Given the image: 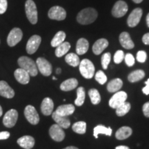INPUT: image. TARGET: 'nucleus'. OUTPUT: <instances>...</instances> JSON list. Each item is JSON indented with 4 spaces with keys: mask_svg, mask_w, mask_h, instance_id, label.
Returning <instances> with one entry per match:
<instances>
[{
    "mask_svg": "<svg viewBox=\"0 0 149 149\" xmlns=\"http://www.w3.org/2000/svg\"><path fill=\"white\" fill-rule=\"evenodd\" d=\"M97 18V12L93 8H87L81 10L77 14V20L78 23L82 25L92 24Z\"/></svg>",
    "mask_w": 149,
    "mask_h": 149,
    "instance_id": "obj_1",
    "label": "nucleus"
},
{
    "mask_svg": "<svg viewBox=\"0 0 149 149\" xmlns=\"http://www.w3.org/2000/svg\"><path fill=\"white\" fill-rule=\"evenodd\" d=\"M17 62L20 68L29 72L30 76L35 77L38 73L36 63L32 59L26 56H22L18 59Z\"/></svg>",
    "mask_w": 149,
    "mask_h": 149,
    "instance_id": "obj_2",
    "label": "nucleus"
},
{
    "mask_svg": "<svg viewBox=\"0 0 149 149\" xmlns=\"http://www.w3.org/2000/svg\"><path fill=\"white\" fill-rule=\"evenodd\" d=\"M79 71L86 79H91L95 74V66L93 62L88 59H84L79 63Z\"/></svg>",
    "mask_w": 149,
    "mask_h": 149,
    "instance_id": "obj_3",
    "label": "nucleus"
},
{
    "mask_svg": "<svg viewBox=\"0 0 149 149\" xmlns=\"http://www.w3.org/2000/svg\"><path fill=\"white\" fill-rule=\"evenodd\" d=\"M25 10L29 22L32 24H36L38 20V13L36 4L33 0H27L26 1Z\"/></svg>",
    "mask_w": 149,
    "mask_h": 149,
    "instance_id": "obj_4",
    "label": "nucleus"
},
{
    "mask_svg": "<svg viewBox=\"0 0 149 149\" xmlns=\"http://www.w3.org/2000/svg\"><path fill=\"white\" fill-rule=\"evenodd\" d=\"M48 17L51 19L57 20V21H62L66 17V12L62 7L59 6L52 7L50 8L48 13Z\"/></svg>",
    "mask_w": 149,
    "mask_h": 149,
    "instance_id": "obj_5",
    "label": "nucleus"
},
{
    "mask_svg": "<svg viewBox=\"0 0 149 149\" xmlns=\"http://www.w3.org/2000/svg\"><path fill=\"white\" fill-rule=\"evenodd\" d=\"M37 69L44 76H50L52 73V66L49 61L43 57H39L36 61Z\"/></svg>",
    "mask_w": 149,
    "mask_h": 149,
    "instance_id": "obj_6",
    "label": "nucleus"
},
{
    "mask_svg": "<svg viewBox=\"0 0 149 149\" xmlns=\"http://www.w3.org/2000/svg\"><path fill=\"white\" fill-rule=\"evenodd\" d=\"M22 37H23V33L22 30L19 28H14L13 29L11 30L8 35L7 43L8 46L13 47L17 45L22 40Z\"/></svg>",
    "mask_w": 149,
    "mask_h": 149,
    "instance_id": "obj_7",
    "label": "nucleus"
},
{
    "mask_svg": "<svg viewBox=\"0 0 149 149\" xmlns=\"http://www.w3.org/2000/svg\"><path fill=\"white\" fill-rule=\"evenodd\" d=\"M128 9L127 3L125 1L120 0L115 3L111 13L113 17L116 18H120L125 15L126 13L128 12Z\"/></svg>",
    "mask_w": 149,
    "mask_h": 149,
    "instance_id": "obj_8",
    "label": "nucleus"
},
{
    "mask_svg": "<svg viewBox=\"0 0 149 149\" xmlns=\"http://www.w3.org/2000/svg\"><path fill=\"white\" fill-rule=\"evenodd\" d=\"M18 119V113L16 110L10 109L6 113L3 118V125L7 128H12L15 125Z\"/></svg>",
    "mask_w": 149,
    "mask_h": 149,
    "instance_id": "obj_9",
    "label": "nucleus"
},
{
    "mask_svg": "<svg viewBox=\"0 0 149 149\" xmlns=\"http://www.w3.org/2000/svg\"><path fill=\"white\" fill-rule=\"evenodd\" d=\"M127 94L124 91H117L109 100V106L112 109H116L119 106L126 102Z\"/></svg>",
    "mask_w": 149,
    "mask_h": 149,
    "instance_id": "obj_10",
    "label": "nucleus"
},
{
    "mask_svg": "<svg viewBox=\"0 0 149 149\" xmlns=\"http://www.w3.org/2000/svg\"><path fill=\"white\" fill-rule=\"evenodd\" d=\"M24 115L28 120L33 125H36L40 122V117L34 107L28 105L24 110Z\"/></svg>",
    "mask_w": 149,
    "mask_h": 149,
    "instance_id": "obj_11",
    "label": "nucleus"
},
{
    "mask_svg": "<svg viewBox=\"0 0 149 149\" xmlns=\"http://www.w3.org/2000/svg\"><path fill=\"white\" fill-rule=\"evenodd\" d=\"M49 135L53 140L58 141V142L63 141L65 138V133L64 130L57 124H53L50 128Z\"/></svg>",
    "mask_w": 149,
    "mask_h": 149,
    "instance_id": "obj_12",
    "label": "nucleus"
},
{
    "mask_svg": "<svg viewBox=\"0 0 149 149\" xmlns=\"http://www.w3.org/2000/svg\"><path fill=\"white\" fill-rule=\"evenodd\" d=\"M42 38L39 35H33L28 41L26 44V52L30 55L35 53L40 46Z\"/></svg>",
    "mask_w": 149,
    "mask_h": 149,
    "instance_id": "obj_13",
    "label": "nucleus"
},
{
    "mask_svg": "<svg viewBox=\"0 0 149 149\" xmlns=\"http://www.w3.org/2000/svg\"><path fill=\"white\" fill-rule=\"evenodd\" d=\"M142 10L140 8H137L132 11L131 13L128 16L127 24L129 27H135L140 22L142 16Z\"/></svg>",
    "mask_w": 149,
    "mask_h": 149,
    "instance_id": "obj_14",
    "label": "nucleus"
},
{
    "mask_svg": "<svg viewBox=\"0 0 149 149\" xmlns=\"http://www.w3.org/2000/svg\"><path fill=\"white\" fill-rule=\"evenodd\" d=\"M0 95L7 99L15 96V91L5 81H0Z\"/></svg>",
    "mask_w": 149,
    "mask_h": 149,
    "instance_id": "obj_15",
    "label": "nucleus"
},
{
    "mask_svg": "<svg viewBox=\"0 0 149 149\" xmlns=\"http://www.w3.org/2000/svg\"><path fill=\"white\" fill-rule=\"evenodd\" d=\"M54 109V103L53 100L49 97H46L43 100L41 104V111L46 116L51 115Z\"/></svg>",
    "mask_w": 149,
    "mask_h": 149,
    "instance_id": "obj_16",
    "label": "nucleus"
},
{
    "mask_svg": "<svg viewBox=\"0 0 149 149\" xmlns=\"http://www.w3.org/2000/svg\"><path fill=\"white\" fill-rule=\"evenodd\" d=\"M119 40L121 46L126 49H132L135 46L134 42L130 38L129 33L127 32H122L119 37Z\"/></svg>",
    "mask_w": 149,
    "mask_h": 149,
    "instance_id": "obj_17",
    "label": "nucleus"
},
{
    "mask_svg": "<svg viewBox=\"0 0 149 149\" xmlns=\"http://www.w3.org/2000/svg\"><path fill=\"white\" fill-rule=\"evenodd\" d=\"M15 77L19 83L22 84H27L30 81V74L25 70L19 68L14 72Z\"/></svg>",
    "mask_w": 149,
    "mask_h": 149,
    "instance_id": "obj_18",
    "label": "nucleus"
},
{
    "mask_svg": "<svg viewBox=\"0 0 149 149\" xmlns=\"http://www.w3.org/2000/svg\"><path fill=\"white\" fill-rule=\"evenodd\" d=\"M109 46V42L106 39L102 38L97 40L93 46V52L95 55H99Z\"/></svg>",
    "mask_w": 149,
    "mask_h": 149,
    "instance_id": "obj_19",
    "label": "nucleus"
},
{
    "mask_svg": "<svg viewBox=\"0 0 149 149\" xmlns=\"http://www.w3.org/2000/svg\"><path fill=\"white\" fill-rule=\"evenodd\" d=\"M74 109H75L72 104H64L59 106L55 111V113L60 116L67 117L72 115L74 112Z\"/></svg>",
    "mask_w": 149,
    "mask_h": 149,
    "instance_id": "obj_20",
    "label": "nucleus"
},
{
    "mask_svg": "<svg viewBox=\"0 0 149 149\" xmlns=\"http://www.w3.org/2000/svg\"><path fill=\"white\" fill-rule=\"evenodd\" d=\"M17 144L25 149H31L35 145V139L29 135H25L17 139Z\"/></svg>",
    "mask_w": 149,
    "mask_h": 149,
    "instance_id": "obj_21",
    "label": "nucleus"
},
{
    "mask_svg": "<svg viewBox=\"0 0 149 149\" xmlns=\"http://www.w3.org/2000/svg\"><path fill=\"white\" fill-rule=\"evenodd\" d=\"M52 117L57 125L62 128H68L70 126V120L67 117H63L57 115L55 112L52 113Z\"/></svg>",
    "mask_w": 149,
    "mask_h": 149,
    "instance_id": "obj_22",
    "label": "nucleus"
},
{
    "mask_svg": "<svg viewBox=\"0 0 149 149\" xmlns=\"http://www.w3.org/2000/svg\"><path fill=\"white\" fill-rule=\"evenodd\" d=\"M133 130L128 126H122L117 130L115 133V137L119 140H123L128 138L132 135Z\"/></svg>",
    "mask_w": 149,
    "mask_h": 149,
    "instance_id": "obj_23",
    "label": "nucleus"
},
{
    "mask_svg": "<svg viewBox=\"0 0 149 149\" xmlns=\"http://www.w3.org/2000/svg\"><path fill=\"white\" fill-rule=\"evenodd\" d=\"M89 47V43L88 40L85 38H80L77 41V45H76V52L77 55H84L88 51Z\"/></svg>",
    "mask_w": 149,
    "mask_h": 149,
    "instance_id": "obj_24",
    "label": "nucleus"
},
{
    "mask_svg": "<svg viewBox=\"0 0 149 149\" xmlns=\"http://www.w3.org/2000/svg\"><path fill=\"white\" fill-rule=\"evenodd\" d=\"M78 81L75 78H70L63 81L60 85V89L63 91H70L77 86Z\"/></svg>",
    "mask_w": 149,
    "mask_h": 149,
    "instance_id": "obj_25",
    "label": "nucleus"
},
{
    "mask_svg": "<svg viewBox=\"0 0 149 149\" xmlns=\"http://www.w3.org/2000/svg\"><path fill=\"white\" fill-rule=\"evenodd\" d=\"M123 86L122 80L120 78H116L111 80L107 85V90L109 93H116L120 90Z\"/></svg>",
    "mask_w": 149,
    "mask_h": 149,
    "instance_id": "obj_26",
    "label": "nucleus"
},
{
    "mask_svg": "<svg viewBox=\"0 0 149 149\" xmlns=\"http://www.w3.org/2000/svg\"><path fill=\"white\" fill-rule=\"evenodd\" d=\"M145 77V72L142 70H136L128 74V79L130 82L134 83L140 81Z\"/></svg>",
    "mask_w": 149,
    "mask_h": 149,
    "instance_id": "obj_27",
    "label": "nucleus"
},
{
    "mask_svg": "<svg viewBox=\"0 0 149 149\" xmlns=\"http://www.w3.org/2000/svg\"><path fill=\"white\" fill-rule=\"evenodd\" d=\"M70 48V44L69 42H63L60 45L56 47L55 55L57 57H61L68 53Z\"/></svg>",
    "mask_w": 149,
    "mask_h": 149,
    "instance_id": "obj_28",
    "label": "nucleus"
},
{
    "mask_svg": "<svg viewBox=\"0 0 149 149\" xmlns=\"http://www.w3.org/2000/svg\"><path fill=\"white\" fill-rule=\"evenodd\" d=\"M66 33L64 31H59L58 33H57L54 37L52 40L51 44L53 47H57L59 45H60L61 44H62L64 42L65 39H66Z\"/></svg>",
    "mask_w": 149,
    "mask_h": 149,
    "instance_id": "obj_29",
    "label": "nucleus"
},
{
    "mask_svg": "<svg viewBox=\"0 0 149 149\" xmlns=\"http://www.w3.org/2000/svg\"><path fill=\"white\" fill-rule=\"evenodd\" d=\"M65 61L70 66L76 67L79 66L80 63V59L79 56L74 53H68L65 57Z\"/></svg>",
    "mask_w": 149,
    "mask_h": 149,
    "instance_id": "obj_30",
    "label": "nucleus"
},
{
    "mask_svg": "<svg viewBox=\"0 0 149 149\" xmlns=\"http://www.w3.org/2000/svg\"><path fill=\"white\" fill-rule=\"evenodd\" d=\"M99 134H104L107 136H111L112 134V128H107L103 125H98L94 128L93 135L95 138H98Z\"/></svg>",
    "mask_w": 149,
    "mask_h": 149,
    "instance_id": "obj_31",
    "label": "nucleus"
},
{
    "mask_svg": "<svg viewBox=\"0 0 149 149\" xmlns=\"http://www.w3.org/2000/svg\"><path fill=\"white\" fill-rule=\"evenodd\" d=\"M86 97L85 90L83 87H79L77 90V98L74 101V104L77 107H81L84 103Z\"/></svg>",
    "mask_w": 149,
    "mask_h": 149,
    "instance_id": "obj_32",
    "label": "nucleus"
},
{
    "mask_svg": "<svg viewBox=\"0 0 149 149\" xmlns=\"http://www.w3.org/2000/svg\"><path fill=\"white\" fill-rule=\"evenodd\" d=\"M130 104L128 102H125L124 103L121 104L116 109V114L117 116H124L129 112L130 110Z\"/></svg>",
    "mask_w": 149,
    "mask_h": 149,
    "instance_id": "obj_33",
    "label": "nucleus"
},
{
    "mask_svg": "<svg viewBox=\"0 0 149 149\" xmlns=\"http://www.w3.org/2000/svg\"><path fill=\"white\" fill-rule=\"evenodd\" d=\"M88 95L90 97L91 102L94 105L100 104L101 102V96L99 91L95 88H92L88 91Z\"/></svg>",
    "mask_w": 149,
    "mask_h": 149,
    "instance_id": "obj_34",
    "label": "nucleus"
},
{
    "mask_svg": "<svg viewBox=\"0 0 149 149\" xmlns=\"http://www.w3.org/2000/svg\"><path fill=\"white\" fill-rule=\"evenodd\" d=\"M72 130L78 134H84L86 130V124L85 122H77L72 125Z\"/></svg>",
    "mask_w": 149,
    "mask_h": 149,
    "instance_id": "obj_35",
    "label": "nucleus"
},
{
    "mask_svg": "<svg viewBox=\"0 0 149 149\" xmlns=\"http://www.w3.org/2000/svg\"><path fill=\"white\" fill-rule=\"evenodd\" d=\"M95 78L96 81L102 85L104 84L107 81V75H106L105 73H104L103 71H102V70H99V71L96 72Z\"/></svg>",
    "mask_w": 149,
    "mask_h": 149,
    "instance_id": "obj_36",
    "label": "nucleus"
},
{
    "mask_svg": "<svg viewBox=\"0 0 149 149\" xmlns=\"http://www.w3.org/2000/svg\"><path fill=\"white\" fill-rule=\"evenodd\" d=\"M111 59V55L110 53H104L102 57V66L104 70L107 69Z\"/></svg>",
    "mask_w": 149,
    "mask_h": 149,
    "instance_id": "obj_37",
    "label": "nucleus"
},
{
    "mask_svg": "<svg viewBox=\"0 0 149 149\" xmlns=\"http://www.w3.org/2000/svg\"><path fill=\"white\" fill-rule=\"evenodd\" d=\"M124 53L123 51L119 50L117 51L114 55V61L115 64H120L124 59Z\"/></svg>",
    "mask_w": 149,
    "mask_h": 149,
    "instance_id": "obj_38",
    "label": "nucleus"
},
{
    "mask_svg": "<svg viewBox=\"0 0 149 149\" xmlns=\"http://www.w3.org/2000/svg\"><path fill=\"white\" fill-rule=\"evenodd\" d=\"M125 62L128 66H133L135 64V58L133 55L130 53H127L124 56Z\"/></svg>",
    "mask_w": 149,
    "mask_h": 149,
    "instance_id": "obj_39",
    "label": "nucleus"
},
{
    "mask_svg": "<svg viewBox=\"0 0 149 149\" xmlns=\"http://www.w3.org/2000/svg\"><path fill=\"white\" fill-rule=\"evenodd\" d=\"M147 59V54L144 51H139L137 53V60L140 63H144Z\"/></svg>",
    "mask_w": 149,
    "mask_h": 149,
    "instance_id": "obj_40",
    "label": "nucleus"
},
{
    "mask_svg": "<svg viewBox=\"0 0 149 149\" xmlns=\"http://www.w3.org/2000/svg\"><path fill=\"white\" fill-rule=\"evenodd\" d=\"M7 0H0V14H3L7 10Z\"/></svg>",
    "mask_w": 149,
    "mask_h": 149,
    "instance_id": "obj_41",
    "label": "nucleus"
},
{
    "mask_svg": "<svg viewBox=\"0 0 149 149\" xmlns=\"http://www.w3.org/2000/svg\"><path fill=\"white\" fill-rule=\"evenodd\" d=\"M143 113H144V115L146 117H149V102L145 103L144 105H143Z\"/></svg>",
    "mask_w": 149,
    "mask_h": 149,
    "instance_id": "obj_42",
    "label": "nucleus"
},
{
    "mask_svg": "<svg viewBox=\"0 0 149 149\" xmlns=\"http://www.w3.org/2000/svg\"><path fill=\"white\" fill-rule=\"evenodd\" d=\"M10 133L8 131H3L0 132V140H3V139H7L10 137Z\"/></svg>",
    "mask_w": 149,
    "mask_h": 149,
    "instance_id": "obj_43",
    "label": "nucleus"
},
{
    "mask_svg": "<svg viewBox=\"0 0 149 149\" xmlns=\"http://www.w3.org/2000/svg\"><path fill=\"white\" fill-rule=\"evenodd\" d=\"M145 84H146V86L142 88V92L145 95H149V79L147 80Z\"/></svg>",
    "mask_w": 149,
    "mask_h": 149,
    "instance_id": "obj_44",
    "label": "nucleus"
},
{
    "mask_svg": "<svg viewBox=\"0 0 149 149\" xmlns=\"http://www.w3.org/2000/svg\"><path fill=\"white\" fill-rule=\"evenodd\" d=\"M142 42L146 45H149V33H146L142 37Z\"/></svg>",
    "mask_w": 149,
    "mask_h": 149,
    "instance_id": "obj_45",
    "label": "nucleus"
},
{
    "mask_svg": "<svg viewBox=\"0 0 149 149\" xmlns=\"http://www.w3.org/2000/svg\"><path fill=\"white\" fill-rule=\"evenodd\" d=\"M115 149H130V148L126 146H117L116 148H115Z\"/></svg>",
    "mask_w": 149,
    "mask_h": 149,
    "instance_id": "obj_46",
    "label": "nucleus"
},
{
    "mask_svg": "<svg viewBox=\"0 0 149 149\" xmlns=\"http://www.w3.org/2000/svg\"><path fill=\"white\" fill-rule=\"evenodd\" d=\"M63 149H79V148H77V147H75V146H68V147H66V148H64Z\"/></svg>",
    "mask_w": 149,
    "mask_h": 149,
    "instance_id": "obj_47",
    "label": "nucleus"
},
{
    "mask_svg": "<svg viewBox=\"0 0 149 149\" xmlns=\"http://www.w3.org/2000/svg\"><path fill=\"white\" fill-rule=\"evenodd\" d=\"M146 24L148 26V27L149 28V13L146 16Z\"/></svg>",
    "mask_w": 149,
    "mask_h": 149,
    "instance_id": "obj_48",
    "label": "nucleus"
},
{
    "mask_svg": "<svg viewBox=\"0 0 149 149\" xmlns=\"http://www.w3.org/2000/svg\"><path fill=\"white\" fill-rule=\"evenodd\" d=\"M61 68H57V70H56V73H57V74H60V73H61Z\"/></svg>",
    "mask_w": 149,
    "mask_h": 149,
    "instance_id": "obj_49",
    "label": "nucleus"
},
{
    "mask_svg": "<svg viewBox=\"0 0 149 149\" xmlns=\"http://www.w3.org/2000/svg\"><path fill=\"white\" fill-rule=\"evenodd\" d=\"M133 1L136 3H141L143 0H133Z\"/></svg>",
    "mask_w": 149,
    "mask_h": 149,
    "instance_id": "obj_50",
    "label": "nucleus"
},
{
    "mask_svg": "<svg viewBox=\"0 0 149 149\" xmlns=\"http://www.w3.org/2000/svg\"><path fill=\"white\" fill-rule=\"evenodd\" d=\"M3 114V111H2V108H1V106H0V117Z\"/></svg>",
    "mask_w": 149,
    "mask_h": 149,
    "instance_id": "obj_51",
    "label": "nucleus"
},
{
    "mask_svg": "<svg viewBox=\"0 0 149 149\" xmlns=\"http://www.w3.org/2000/svg\"><path fill=\"white\" fill-rule=\"evenodd\" d=\"M53 80H56V79H57V78H56L55 77H53Z\"/></svg>",
    "mask_w": 149,
    "mask_h": 149,
    "instance_id": "obj_52",
    "label": "nucleus"
}]
</instances>
